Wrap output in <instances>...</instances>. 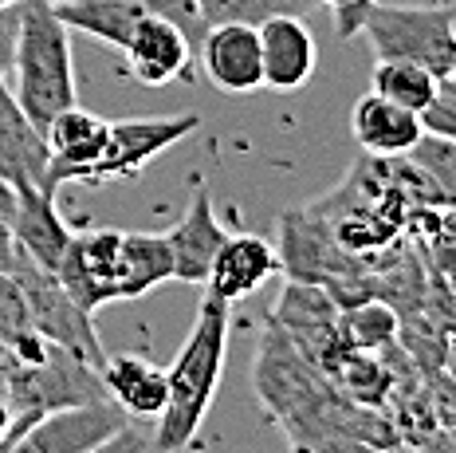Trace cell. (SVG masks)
I'll list each match as a JSON object with an SVG mask.
<instances>
[{"label": "cell", "mask_w": 456, "mask_h": 453, "mask_svg": "<svg viewBox=\"0 0 456 453\" xmlns=\"http://www.w3.org/2000/svg\"><path fill=\"white\" fill-rule=\"evenodd\" d=\"M102 386L107 399L118 406L126 418H158L166 410V367L150 363L142 355H107L102 363Z\"/></svg>", "instance_id": "cell-19"}, {"label": "cell", "mask_w": 456, "mask_h": 453, "mask_svg": "<svg viewBox=\"0 0 456 453\" xmlns=\"http://www.w3.org/2000/svg\"><path fill=\"white\" fill-rule=\"evenodd\" d=\"M319 4L330 8V16H335V32L346 40V36H362V21H366V12H370L374 0H319Z\"/></svg>", "instance_id": "cell-30"}, {"label": "cell", "mask_w": 456, "mask_h": 453, "mask_svg": "<svg viewBox=\"0 0 456 453\" xmlns=\"http://www.w3.org/2000/svg\"><path fill=\"white\" fill-rule=\"evenodd\" d=\"M12 75H16L12 95L40 130H47V122L60 111L79 103L75 63H71V28L55 16L52 0H24Z\"/></svg>", "instance_id": "cell-2"}, {"label": "cell", "mask_w": 456, "mask_h": 453, "mask_svg": "<svg viewBox=\"0 0 456 453\" xmlns=\"http://www.w3.org/2000/svg\"><path fill=\"white\" fill-rule=\"evenodd\" d=\"M12 233H16V244L32 257L40 268L55 272L71 244V225L63 221L60 205H55V194H44V190H28V194H16V210H12Z\"/></svg>", "instance_id": "cell-18"}, {"label": "cell", "mask_w": 456, "mask_h": 453, "mask_svg": "<svg viewBox=\"0 0 456 453\" xmlns=\"http://www.w3.org/2000/svg\"><path fill=\"white\" fill-rule=\"evenodd\" d=\"M4 399L16 414H47L63 410V406H87V402H107V386H102L99 367L87 358L63 351L52 343V355L36 367H20L4 386Z\"/></svg>", "instance_id": "cell-6"}, {"label": "cell", "mask_w": 456, "mask_h": 453, "mask_svg": "<svg viewBox=\"0 0 456 453\" xmlns=\"http://www.w3.org/2000/svg\"><path fill=\"white\" fill-rule=\"evenodd\" d=\"M449 75H452V79H456V60H452V71H449Z\"/></svg>", "instance_id": "cell-39"}, {"label": "cell", "mask_w": 456, "mask_h": 453, "mask_svg": "<svg viewBox=\"0 0 456 453\" xmlns=\"http://www.w3.org/2000/svg\"><path fill=\"white\" fill-rule=\"evenodd\" d=\"M118 249H122V229L75 233L60 268H55L68 296L91 316L107 304H118Z\"/></svg>", "instance_id": "cell-8"}, {"label": "cell", "mask_w": 456, "mask_h": 453, "mask_svg": "<svg viewBox=\"0 0 456 453\" xmlns=\"http://www.w3.org/2000/svg\"><path fill=\"white\" fill-rule=\"evenodd\" d=\"M362 36L378 60H413L436 79L452 71L456 16L441 4H370Z\"/></svg>", "instance_id": "cell-3"}, {"label": "cell", "mask_w": 456, "mask_h": 453, "mask_svg": "<svg viewBox=\"0 0 456 453\" xmlns=\"http://www.w3.org/2000/svg\"><path fill=\"white\" fill-rule=\"evenodd\" d=\"M55 16L71 28V32L94 36V40L110 44V48H126L134 24L146 16L138 0H52Z\"/></svg>", "instance_id": "cell-21"}, {"label": "cell", "mask_w": 456, "mask_h": 453, "mask_svg": "<svg viewBox=\"0 0 456 453\" xmlns=\"http://www.w3.org/2000/svg\"><path fill=\"white\" fill-rule=\"evenodd\" d=\"M107 130L110 119H99L94 111H83L79 103L68 111H60L52 122H47V146H52V174H47V185L60 194V185H75L79 174L87 169L94 158L107 146Z\"/></svg>", "instance_id": "cell-15"}, {"label": "cell", "mask_w": 456, "mask_h": 453, "mask_svg": "<svg viewBox=\"0 0 456 453\" xmlns=\"http://www.w3.org/2000/svg\"><path fill=\"white\" fill-rule=\"evenodd\" d=\"M126 426V414L110 399L107 402H87V406H63V410H47L32 422L12 453H87L110 433Z\"/></svg>", "instance_id": "cell-9"}, {"label": "cell", "mask_w": 456, "mask_h": 453, "mask_svg": "<svg viewBox=\"0 0 456 453\" xmlns=\"http://www.w3.org/2000/svg\"><path fill=\"white\" fill-rule=\"evenodd\" d=\"M8 4H24V0H0V8H8Z\"/></svg>", "instance_id": "cell-38"}, {"label": "cell", "mask_w": 456, "mask_h": 453, "mask_svg": "<svg viewBox=\"0 0 456 453\" xmlns=\"http://www.w3.org/2000/svg\"><path fill=\"white\" fill-rule=\"evenodd\" d=\"M441 371L456 375V335H449V347H444V367H441Z\"/></svg>", "instance_id": "cell-37"}, {"label": "cell", "mask_w": 456, "mask_h": 453, "mask_svg": "<svg viewBox=\"0 0 456 453\" xmlns=\"http://www.w3.org/2000/svg\"><path fill=\"white\" fill-rule=\"evenodd\" d=\"M224 237L228 233L216 221L213 194H208V185H197L182 221L166 233L169 252H174V280H182V284H205Z\"/></svg>", "instance_id": "cell-14"}, {"label": "cell", "mask_w": 456, "mask_h": 453, "mask_svg": "<svg viewBox=\"0 0 456 453\" xmlns=\"http://www.w3.org/2000/svg\"><path fill=\"white\" fill-rule=\"evenodd\" d=\"M370 91H378V95L402 103V107L421 115L425 103H429L436 91V75L413 60H378L374 75H370Z\"/></svg>", "instance_id": "cell-23"}, {"label": "cell", "mask_w": 456, "mask_h": 453, "mask_svg": "<svg viewBox=\"0 0 456 453\" xmlns=\"http://www.w3.org/2000/svg\"><path fill=\"white\" fill-rule=\"evenodd\" d=\"M12 276L20 280L24 296H28V311H32V327L40 332L47 343L63 347V351L87 358L91 367L107 363V351H102L99 343V332H94V316L91 311H83L75 300L68 296V288L60 284V276L55 272L40 268L28 252L20 249V257L12 264Z\"/></svg>", "instance_id": "cell-4"}, {"label": "cell", "mask_w": 456, "mask_h": 453, "mask_svg": "<svg viewBox=\"0 0 456 453\" xmlns=\"http://www.w3.org/2000/svg\"><path fill=\"white\" fill-rule=\"evenodd\" d=\"M272 276H280V252H275V244L256 237V233H236V237L228 233L213 260L205 288L213 296H221L224 304H236V300L252 296L256 288H264Z\"/></svg>", "instance_id": "cell-16"}, {"label": "cell", "mask_w": 456, "mask_h": 453, "mask_svg": "<svg viewBox=\"0 0 456 453\" xmlns=\"http://www.w3.org/2000/svg\"><path fill=\"white\" fill-rule=\"evenodd\" d=\"M205 28L216 24H252L260 28L272 16H307L319 8V0H197Z\"/></svg>", "instance_id": "cell-24"}, {"label": "cell", "mask_w": 456, "mask_h": 453, "mask_svg": "<svg viewBox=\"0 0 456 453\" xmlns=\"http://www.w3.org/2000/svg\"><path fill=\"white\" fill-rule=\"evenodd\" d=\"M16 371H20V355H16V347L8 339H0V386L12 379Z\"/></svg>", "instance_id": "cell-35"}, {"label": "cell", "mask_w": 456, "mask_h": 453, "mask_svg": "<svg viewBox=\"0 0 456 453\" xmlns=\"http://www.w3.org/2000/svg\"><path fill=\"white\" fill-rule=\"evenodd\" d=\"M16 257H20V244H16V233H12V221L0 213V272H12Z\"/></svg>", "instance_id": "cell-34"}, {"label": "cell", "mask_w": 456, "mask_h": 453, "mask_svg": "<svg viewBox=\"0 0 456 453\" xmlns=\"http://www.w3.org/2000/svg\"><path fill=\"white\" fill-rule=\"evenodd\" d=\"M260 55H264V87L291 95L307 87L319 63V44L303 16H272L260 24Z\"/></svg>", "instance_id": "cell-13"}, {"label": "cell", "mask_w": 456, "mask_h": 453, "mask_svg": "<svg viewBox=\"0 0 456 453\" xmlns=\"http://www.w3.org/2000/svg\"><path fill=\"white\" fill-rule=\"evenodd\" d=\"M275 252H280V272H288V280H303V284H330V280L370 272L366 257L342 249L311 210H291L280 217V249Z\"/></svg>", "instance_id": "cell-7"}, {"label": "cell", "mask_w": 456, "mask_h": 453, "mask_svg": "<svg viewBox=\"0 0 456 453\" xmlns=\"http://www.w3.org/2000/svg\"><path fill=\"white\" fill-rule=\"evenodd\" d=\"M201 127L193 111L182 115H146V119H114L107 130V146L94 162L79 174L75 185H110L130 182L146 169L154 158H161L169 146H177Z\"/></svg>", "instance_id": "cell-5"}, {"label": "cell", "mask_w": 456, "mask_h": 453, "mask_svg": "<svg viewBox=\"0 0 456 453\" xmlns=\"http://www.w3.org/2000/svg\"><path fill=\"white\" fill-rule=\"evenodd\" d=\"M36 418H40V414H16L12 406H8L4 391H0V453H12V446L20 441V433L32 426Z\"/></svg>", "instance_id": "cell-32"}, {"label": "cell", "mask_w": 456, "mask_h": 453, "mask_svg": "<svg viewBox=\"0 0 456 453\" xmlns=\"http://www.w3.org/2000/svg\"><path fill=\"white\" fill-rule=\"evenodd\" d=\"M146 12H154V16H166L169 24H177L185 32V40H189V48L193 52H201V40H205V21H201V8H197V0H138Z\"/></svg>", "instance_id": "cell-28"}, {"label": "cell", "mask_w": 456, "mask_h": 453, "mask_svg": "<svg viewBox=\"0 0 456 453\" xmlns=\"http://www.w3.org/2000/svg\"><path fill=\"white\" fill-rule=\"evenodd\" d=\"M197 63L216 91L224 95H252L264 87L260 28L252 24H216L205 32Z\"/></svg>", "instance_id": "cell-11"}, {"label": "cell", "mask_w": 456, "mask_h": 453, "mask_svg": "<svg viewBox=\"0 0 456 453\" xmlns=\"http://www.w3.org/2000/svg\"><path fill=\"white\" fill-rule=\"evenodd\" d=\"M122 55H126L130 79H138L142 87H166L174 79H189L197 63V52L189 48L182 28L154 12H146L134 24Z\"/></svg>", "instance_id": "cell-12"}, {"label": "cell", "mask_w": 456, "mask_h": 453, "mask_svg": "<svg viewBox=\"0 0 456 453\" xmlns=\"http://www.w3.org/2000/svg\"><path fill=\"white\" fill-rule=\"evenodd\" d=\"M150 449V438L142 430H134V426H122L118 433H110L107 441H99L94 449H87V453H146Z\"/></svg>", "instance_id": "cell-33"}, {"label": "cell", "mask_w": 456, "mask_h": 453, "mask_svg": "<svg viewBox=\"0 0 456 453\" xmlns=\"http://www.w3.org/2000/svg\"><path fill=\"white\" fill-rule=\"evenodd\" d=\"M20 12L24 4H8L0 8V79L12 71V55H16V40H20Z\"/></svg>", "instance_id": "cell-31"}, {"label": "cell", "mask_w": 456, "mask_h": 453, "mask_svg": "<svg viewBox=\"0 0 456 453\" xmlns=\"http://www.w3.org/2000/svg\"><path fill=\"white\" fill-rule=\"evenodd\" d=\"M350 135H354V143L362 146L370 158H405L417 146V138L425 135V127H421L417 111L370 91V95L354 103Z\"/></svg>", "instance_id": "cell-17"}, {"label": "cell", "mask_w": 456, "mask_h": 453, "mask_svg": "<svg viewBox=\"0 0 456 453\" xmlns=\"http://www.w3.org/2000/svg\"><path fill=\"white\" fill-rule=\"evenodd\" d=\"M421 127H425V135L452 138L456 143V79L452 75L436 79L433 99L425 103V111H421Z\"/></svg>", "instance_id": "cell-27"}, {"label": "cell", "mask_w": 456, "mask_h": 453, "mask_svg": "<svg viewBox=\"0 0 456 453\" xmlns=\"http://www.w3.org/2000/svg\"><path fill=\"white\" fill-rule=\"evenodd\" d=\"M24 332H32V311H28V296L20 288V280L12 272H0V339H20Z\"/></svg>", "instance_id": "cell-26"}, {"label": "cell", "mask_w": 456, "mask_h": 453, "mask_svg": "<svg viewBox=\"0 0 456 453\" xmlns=\"http://www.w3.org/2000/svg\"><path fill=\"white\" fill-rule=\"evenodd\" d=\"M338 327L346 335V343L354 351H386V347L397 343V327H402V316L397 308H389L386 300H362V304L346 308L338 316Z\"/></svg>", "instance_id": "cell-22"}, {"label": "cell", "mask_w": 456, "mask_h": 453, "mask_svg": "<svg viewBox=\"0 0 456 453\" xmlns=\"http://www.w3.org/2000/svg\"><path fill=\"white\" fill-rule=\"evenodd\" d=\"M12 210H16V190H12V182H4V177H0V213L12 217Z\"/></svg>", "instance_id": "cell-36"}, {"label": "cell", "mask_w": 456, "mask_h": 453, "mask_svg": "<svg viewBox=\"0 0 456 453\" xmlns=\"http://www.w3.org/2000/svg\"><path fill=\"white\" fill-rule=\"evenodd\" d=\"M425 394H429L433 418L441 430H456V375L436 371L425 379Z\"/></svg>", "instance_id": "cell-29"}, {"label": "cell", "mask_w": 456, "mask_h": 453, "mask_svg": "<svg viewBox=\"0 0 456 453\" xmlns=\"http://www.w3.org/2000/svg\"><path fill=\"white\" fill-rule=\"evenodd\" d=\"M405 158H413V162L433 177V185L441 190L444 205L456 210V143H452V138L421 135V138H417V146Z\"/></svg>", "instance_id": "cell-25"}, {"label": "cell", "mask_w": 456, "mask_h": 453, "mask_svg": "<svg viewBox=\"0 0 456 453\" xmlns=\"http://www.w3.org/2000/svg\"><path fill=\"white\" fill-rule=\"evenodd\" d=\"M174 280V252L166 233H126L118 249V300H138Z\"/></svg>", "instance_id": "cell-20"}, {"label": "cell", "mask_w": 456, "mask_h": 453, "mask_svg": "<svg viewBox=\"0 0 456 453\" xmlns=\"http://www.w3.org/2000/svg\"><path fill=\"white\" fill-rule=\"evenodd\" d=\"M228 355V304L213 292L197 304V319L189 327L182 351L166 367V410L158 414V430L150 446L158 453H182L197 438L201 422L213 410V394L224 379Z\"/></svg>", "instance_id": "cell-1"}, {"label": "cell", "mask_w": 456, "mask_h": 453, "mask_svg": "<svg viewBox=\"0 0 456 453\" xmlns=\"http://www.w3.org/2000/svg\"><path fill=\"white\" fill-rule=\"evenodd\" d=\"M47 174H52L47 135L24 115L12 87H4V79H0V177L12 182L16 194H28V190L55 194L47 185Z\"/></svg>", "instance_id": "cell-10"}]
</instances>
